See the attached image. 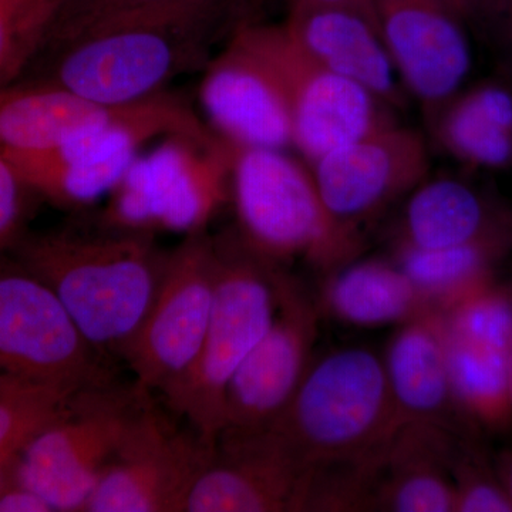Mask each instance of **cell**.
I'll use <instances>...</instances> for the list:
<instances>
[{
  "mask_svg": "<svg viewBox=\"0 0 512 512\" xmlns=\"http://www.w3.org/2000/svg\"><path fill=\"white\" fill-rule=\"evenodd\" d=\"M467 439L450 471L456 494L454 512H512L510 495L498 474L488 467L480 448Z\"/></svg>",
  "mask_w": 512,
  "mask_h": 512,
  "instance_id": "cell-30",
  "label": "cell"
},
{
  "mask_svg": "<svg viewBox=\"0 0 512 512\" xmlns=\"http://www.w3.org/2000/svg\"><path fill=\"white\" fill-rule=\"evenodd\" d=\"M62 0H0V87L9 86L45 43Z\"/></svg>",
  "mask_w": 512,
  "mask_h": 512,
  "instance_id": "cell-28",
  "label": "cell"
},
{
  "mask_svg": "<svg viewBox=\"0 0 512 512\" xmlns=\"http://www.w3.org/2000/svg\"><path fill=\"white\" fill-rule=\"evenodd\" d=\"M319 316V303L284 269L274 322L228 384L222 430L266 429L284 414L312 365Z\"/></svg>",
  "mask_w": 512,
  "mask_h": 512,
  "instance_id": "cell-15",
  "label": "cell"
},
{
  "mask_svg": "<svg viewBox=\"0 0 512 512\" xmlns=\"http://www.w3.org/2000/svg\"><path fill=\"white\" fill-rule=\"evenodd\" d=\"M229 198L239 241L271 264L305 259L330 274L359 251L326 211L309 164L286 150L234 147Z\"/></svg>",
  "mask_w": 512,
  "mask_h": 512,
  "instance_id": "cell-4",
  "label": "cell"
},
{
  "mask_svg": "<svg viewBox=\"0 0 512 512\" xmlns=\"http://www.w3.org/2000/svg\"><path fill=\"white\" fill-rule=\"evenodd\" d=\"M200 101L214 134L231 146L293 147L284 87L247 26H239L220 55L205 64Z\"/></svg>",
  "mask_w": 512,
  "mask_h": 512,
  "instance_id": "cell-17",
  "label": "cell"
},
{
  "mask_svg": "<svg viewBox=\"0 0 512 512\" xmlns=\"http://www.w3.org/2000/svg\"><path fill=\"white\" fill-rule=\"evenodd\" d=\"M309 167L332 220L360 241L363 225L430 177V147L419 131L393 123Z\"/></svg>",
  "mask_w": 512,
  "mask_h": 512,
  "instance_id": "cell-13",
  "label": "cell"
},
{
  "mask_svg": "<svg viewBox=\"0 0 512 512\" xmlns=\"http://www.w3.org/2000/svg\"><path fill=\"white\" fill-rule=\"evenodd\" d=\"M497 474L512 501V451L503 454L498 460Z\"/></svg>",
  "mask_w": 512,
  "mask_h": 512,
  "instance_id": "cell-36",
  "label": "cell"
},
{
  "mask_svg": "<svg viewBox=\"0 0 512 512\" xmlns=\"http://www.w3.org/2000/svg\"><path fill=\"white\" fill-rule=\"evenodd\" d=\"M323 308L357 328L402 325L431 308L396 262L353 261L330 272L323 291Z\"/></svg>",
  "mask_w": 512,
  "mask_h": 512,
  "instance_id": "cell-23",
  "label": "cell"
},
{
  "mask_svg": "<svg viewBox=\"0 0 512 512\" xmlns=\"http://www.w3.org/2000/svg\"><path fill=\"white\" fill-rule=\"evenodd\" d=\"M79 390L67 384L0 376V464H15L23 447L64 412Z\"/></svg>",
  "mask_w": 512,
  "mask_h": 512,
  "instance_id": "cell-26",
  "label": "cell"
},
{
  "mask_svg": "<svg viewBox=\"0 0 512 512\" xmlns=\"http://www.w3.org/2000/svg\"><path fill=\"white\" fill-rule=\"evenodd\" d=\"M311 466L271 427L225 429L192 483L184 512H301Z\"/></svg>",
  "mask_w": 512,
  "mask_h": 512,
  "instance_id": "cell-14",
  "label": "cell"
},
{
  "mask_svg": "<svg viewBox=\"0 0 512 512\" xmlns=\"http://www.w3.org/2000/svg\"><path fill=\"white\" fill-rule=\"evenodd\" d=\"M458 431L406 421L390 441L375 511L454 512L450 471L460 450Z\"/></svg>",
  "mask_w": 512,
  "mask_h": 512,
  "instance_id": "cell-20",
  "label": "cell"
},
{
  "mask_svg": "<svg viewBox=\"0 0 512 512\" xmlns=\"http://www.w3.org/2000/svg\"><path fill=\"white\" fill-rule=\"evenodd\" d=\"M443 313L451 338L503 352L512 357V296L490 285Z\"/></svg>",
  "mask_w": 512,
  "mask_h": 512,
  "instance_id": "cell-29",
  "label": "cell"
},
{
  "mask_svg": "<svg viewBox=\"0 0 512 512\" xmlns=\"http://www.w3.org/2000/svg\"><path fill=\"white\" fill-rule=\"evenodd\" d=\"M214 247V303L200 355L160 394L167 409L207 443L224 427L229 382L274 322L285 269L254 254L237 234L214 238Z\"/></svg>",
  "mask_w": 512,
  "mask_h": 512,
  "instance_id": "cell-3",
  "label": "cell"
},
{
  "mask_svg": "<svg viewBox=\"0 0 512 512\" xmlns=\"http://www.w3.org/2000/svg\"><path fill=\"white\" fill-rule=\"evenodd\" d=\"M285 28L320 66L359 84L392 109H403L407 92L375 15L349 6L296 8Z\"/></svg>",
  "mask_w": 512,
  "mask_h": 512,
  "instance_id": "cell-18",
  "label": "cell"
},
{
  "mask_svg": "<svg viewBox=\"0 0 512 512\" xmlns=\"http://www.w3.org/2000/svg\"><path fill=\"white\" fill-rule=\"evenodd\" d=\"M399 426L383 359L349 348L312 363L271 429L312 467L382 453Z\"/></svg>",
  "mask_w": 512,
  "mask_h": 512,
  "instance_id": "cell-5",
  "label": "cell"
},
{
  "mask_svg": "<svg viewBox=\"0 0 512 512\" xmlns=\"http://www.w3.org/2000/svg\"><path fill=\"white\" fill-rule=\"evenodd\" d=\"M10 254L59 296L104 359L123 360L163 278L153 234L107 227L20 238Z\"/></svg>",
  "mask_w": 512,
  "mask_h": 512,
  "instance_id": "cell-1",
  "label": "cell"
},
{
  "mask_svg": "<svg viewBox=\"0 0 512 512\" xmlns=\"http://www.w3.org/2000/svg\"><path fill=\"white\" fill-rule=\"evenodd\" d=\"M497 0H460L467 18H490Z\"/></svg>",
  "mask_w": 512,
  "mask_h": 512,
  "instance_id": "cell-35",
  "label": "cell"
},
{
  "mask_svg": "<svg viewBox=\"0 0 512 512\" xmlns=\"http://www.w3.org/2000/svg\"><path fill=\"white\" fill-rule=\"evenodd\" d=\"M178 134L210 137L211 130L180 97L165 92L144 101L127 119L63 146L6 157L26 188L59 207L79 210L109 197L144 144Z\"/></svg>",
  "mask_w": 512,
  "mask_h": 512,
  "instance_id": "cell-8",
  "label": "cell"
},
{
  "mask_svg": "<svg viewBox=\"0 0 512 512\" xmlns=\"http://www.w3.org/2000/svg\"><path fill=\"white\" fill-rule=\"evenodd\" d=\"M511 296H512V293H511Z\"/></svg>",
  "mask_w": 512,
  "mask_h": 512,
  "instance_id": "cell-38",
  "label": "cell"
},
{
  "mask_svg": "<svg viewBox=\"0 0 512 512\" xmlns=\"http://www.w3.org/2000/svg\"><path fill=\"white\" fill-rule=\"evenodd\" d=\"M0 376L79 389L116 380L59 296L12 255L0 258Z\"/></svg>",
  "mask_w": 512,
  "mask_h": 512,
  "instance_id": "cell-9",
  "label": "cell"
},
{
  "mask_svg": "<svg viewBox=\"0 0 512 512\" xmlns=\"http://www.w3.org/2000/svg\"><path fill=\"white\" fill-rule=\"evenodd\" d=\"M431 140L473 170L512 168V83L481 80L426 117Z\"/></svg>",
  "mask_w": 512,
  "mask_h": 512,
  "instance_id": "cell-22",
  "label": "cell"
},
{
  "mask_svg": "<svg viewBox=\"0 0 512 512\" xmlns=\"http://www.w3.org/2000/svg\"><path fill=\"white\" fill-rule=\"evenodd\" d=\"M400 424L424 421L457 429L443 313L429 311L399 325L383 359ZM467 423V421H466Z\"/></svg>",
  "mask_w": 512,
  "mask_h": 512,
  "instance_id": "cell-19",
  "label": "cell"
},
{
  "mask_svg": "<svg viewBox=\"0 0 512 512\" xmlns=\"http://www.w3.org/2000/svg\"><path fill=\"white\" fill-rule=\"evenodd\" d=\"M493 238H512L511 210L460 178L429 177L410 192L397 244L441 249Z\"/></svg>",
  "mask_w": 512,
  "mask_h": 512,
  "instance_id": "cell-21",
  "label": "cell"
},
{
  "mask_svg": "<svg viewBox=\"0 0 512 512\" xmlns=\"http://www.w3.org/2000/svg\"><path fill=\"white\" fill-rule=\"evenodd\" d=\"M214 3L232 6L234 0H62L47 32V47L121 20L167 15Z\"/></svg>",
  "mask_w": 512,
  "mask_h": 512,
  "instance_id": "cell-27",
  "label": "cell"
},
{
  "mask_svg": "<svg viewBox=\"0 0 512 512\" xmlns=\"http://www.w3.org/2000/svg\"><path fill=\"white\" fill-rule=\"evenodd\" d=\"M512 247V238L483 239L441 249L396 245V264L431 308L446 312L457 302L493 285L495 262Z\"/></svg>",
  "mask_w": 512,
  "mask_h": 512,
  "instance_id": "cell-24",
  "label": "cell"
},
{
  "mask_svg": "<svg viewBox=\"0 0 512 512\" xmlns=\"http://www.w3.org/2000/svg\"><path fill=\"white\" fill-rule=\"evenodd\" d=\"M229 13L231 6L201 5L90 30L49 47L40 82L110 106L151 99L175 77L207 64Z\"/></svg>",
  "mask_w": 512,
  "mask_h": 512,
  "instance_id": "cell-2",
  "label": "cell"
},
{
  "mask_svg": "<svg viewBox=\"0 0 512 512\" xmlns=\"http://www.w3.org/2000/svg\"><path fill=\"white\" fill-rule=\"evenodd\" d=\"M0 512H55L45 498L12 481L0 493Z\"/></svg>",
  "mask_w": 512,
  "mask_h": 512,
  "instance_id": "cell-32",
  "label": "cell"
},
{
  "mask_svg": "<svg viewBox=\"0 0 512 512\" xmlns=\"http://www.w3.org/2000/svg\"><path fill=\"white\" fill-rule=\"evenodd\" d=\"M215 291L214 238L187 235L168 254L163 278L123 362L134 383L163 394L191 369L200 355Z\"/></svg>",
  "mask_w": 512,
  "mask_h": 512,
  "instance_id": "cell-10",
  "label": "cell"
},
{
  "mask_svg": "<svg viewBox=\"0 0 512 512\" xmlns=\"http://www.w3.org/2000/svg\"><path fill=\"white\" fill-rule=\"evenodd\" d=\"M25 184L9 158L0 150V255L10 251L22 235Z\"/></svg>",
  "mask_w": 512,
  "mask_h": 512,
  "instance_id": "cell-31",
  "label": "cell"
},
{
  "mask_svg": "<svg viewBox=\"0 0 512 512\" xmlns=\"http://www.w3.org/2000/svg\"><path fill=\"white\" fill-rule=\"evenodd\" d=\"M150 394L116 380L79 390L20 451L13 481L45 498L55 512H83Z\"/></svg>",
  "mask_w": 512,
  "mask_h": 512,
  "instance_id": "cell-7",
  "label": "cell"
},
{
  "mask_svg": "<svg viewBox=\"0 0 512 512\" xmlns=\"http://www.w3.org/2000/svg\"><path fill=\"white\" fill-rule=\"evenodd\" d=\"M446 328V326H444ZM451 390L470 426L504 431L512 424V357L447 335Z\"/></svg>",
  "mask_w": 512,
  "mask_h": 512,
  "instance_id": "cell-25",
  "label": "cell"
},
{
  "mask_svg": "<svg viewBox=\"0 0 512 512\" xmlns=\"http://www.w3.org/2000/svg\"><path fill=\"white\" fill-rule=\"evenodd\" d=\"M15 464H0V493L13 481Z\"/></svg>",
  "mask_w": 512,
  "mask_h": 512,
  "instance_id": "cell-37",
  "label": "cell"
},
{
  "mask_svg": "<svg viewBox=\"0 0 512 512\" xmlns=\"http://www.w3.org/2000/svg\"><path fill=\"white\" fill-rule=\"evenodd\" d=\"M377 23L407 94L430 116L473 66L460 0H375Z\"/></svg>",
  "mask_w": 512,
  "mask_h": 512,
  "instance_id": "cell-16",
  "label": "cell"
},
{
  "mask_svg": "<svg viewBox=\"0 0 512 512\" xmlns=\"http://www.w3.org/2000/svg\"><path fill=\"white\" fill-rule=\"evenodd\" d=\"M232 153L217 134L161 138L111 191L101 224L153 235L205 231L231 197Z\"/></svg>",
  "mask_w": 512,
  "mask_h": 512,
  "instance_id": "cell-6",
  "label": "cell"
},
{
  "mask_svg": "<svg viewBox=\"0 0 512 512\" xmlns=\"http://www.w3.org/2000/svg\"><path fill=\"white\" fill-rule=\"evenodd\" d=\"M490 19L498 20L504 30L505 39L512 37V0H497Z\"/></svg>",
  "mask_w": 512,
  "mask_h": 512,
  "instance_id": "cell-34",
  "label": "cell"
},
{
  "mask_svg": "<svg viewBox=\"0 0 512 512\" xmlns=\"http://www.w3.org/2000/svg\"><path fill=\"white\" fill-rule=\"evenodd\" d=\"M212 444L150 394L83 512H184Z\"/></svg>",
  "mask_w": 512,
  "mask_h": 512,
  "instance_id": "cell-11",
  "label": "cell"
},
{
  "mask_svg": "<svg viewBox=\"0 0 512 512\" xmlns=\"http://www.w3.org/2000/svg\"><path fill=\"white\" fill-rule=\"evenodd\" d=\"M279 77L292 114L293 148L309 165L330 151L397 123L394 109L359 84L330 72L284 26H247Z\"/></svg>",
  "mask_w": 512,
  "mask_h": 512,
  "instance_id": "cell-12",
  "label": "cell"
},
{
  "mask_svg": "<svg viewBox=\"0 0 512 512\" xmlns=\"http://www.w3.org/2000/svg\"><path fill=\"white\" fill-rule=\"evenodd\" d=\"M311 6H349L376 16L375 0H291V9Z\"/></svg>",
  "mask_w": 512,
  "mask_h": 512,
  "instance_id": "cell-33",
  "label": "cell"
}]
</instances>
